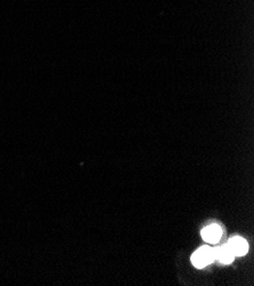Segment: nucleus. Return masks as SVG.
Segmentation results:
<instances>
[{"label":"nucleus","mask_w":254,"mask_h":286,"mask_svg":"<svg viewBox=\"0 0 254 286\" xmlns=\"http://www.w3.org/2000/svg\"><path fill=\"white\" fill-rule=\"evenodd\" d=\"M222 231L221 228H220L218 225H211V226H207L203 229L202 236L204 238V241H206L208 243H217L220 238H221Z\"/></svg>","instance_id":"f03ea898"},{"label":"nucleus","mask_w":254,"mask_h":286,"mask_svg":"<svg viewBox=\"0 0 254 286\" xmlns=\"http://www.w3.org/2000/svg\"><path fill=\"white\" fill-rule=\"evenodd\" d=\"M228 246L230 247L231 252H233L235 257H242V255L246 254L249 250L248 243L241 237L231 238L230 242L228 243Z\"/></svg>","instance_id":"7ed1b4c3"},{"label":"nucleus","mask_w":254,"mask_h":286,"mask_svg":"<svg viewBox=\"0 0 254 286\" xmlns=\"http://www.w3.org/2000/svg\"><path fill=\"white\" fill-rule=\"evenodd\" d=\"M214 258L218 259L222 264H230L233 262L235 255L231 252L230 247L228 245H222L220 247L214 249Z\"/></svg>","instance_id":"20e7f679"},{"label":"nucleus","mask_w":254,"mask_h":286,"mask_svg":"<svg viewBox=\"0 0 254 286\" xmlns=\"http://www.w3.org/2000/svg\"><path fill=\"white\" fill-rule=\"evenodd\" d=\"M214 249L208 246H203L193 254L192 261L197 268H203L214 260Z\"/></svg>","instance_id":"f257e3e1"}]
</instances>
